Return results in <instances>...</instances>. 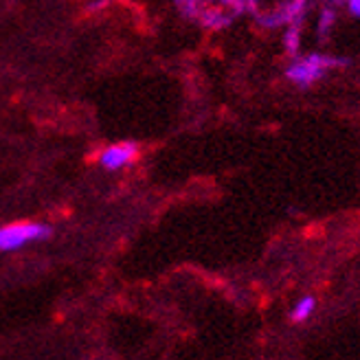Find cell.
Returning a JSON list of instances; mask_svg holds the SVG:
<instances>
[{
  "mask_svg": "<svg viewBox=\"0 0 360 360\" xmlns=\"http://www.w3.org/2000/svg\"><path fill=\"white\" fill-rule=\"evenodd\" d=\"M345 5H347V11L354 18H360V0H345Z\"/></svg>",
  "mask_w": 360,
  "mask_h": 360,
  "instance_id": "cell-11",
  "label": "cell"
},
{
  "mask_svg": "<svg viewBox=\"0 0 360 360\" xmlns=\"http://www.w3.org/2000/svg\"><path fill=\"white\" fill-rule=\"evenodd\" d=\"M139 154H141V150H139L136 143L125 141V143H119V146H112V148L103 150L101 156H99V163L105 169L117 172V169H123L125 165L134 163V160L139 158Z\"/></svg>",
  "mask_w": 360,
  "mask_h": 360,
  "instance_id": "cell-4",
  "label": "cell"
},
{
  "mask_svg": "<svg viewBox=\"0 0 360 360\" xmlns=\"http://www.w3.org/2000/svg\"><path fill=\"white\" fill-rule=\"evenodd\" d=\"M262 0H220V5L224 9H229L231 13H257V7H259Z\"/></svg>",
  "mask_w": 360,
  "mask_h": 360,
  "instance_id": "cell-10",
  "label": "cell"
},
{
  "mask_svg": "<svg viewBox=\"0 0 360 360\" xmlns=\"http://www.w3.org/2000/svg\"><path fill=\"white\" fill-rule=\"evenodd\" d=\"M310 0H283V3L268 11V13H253L257 25L266 29H277L281 25H290L295 20H305V13H308Z\"/></svg>",
  "mask_w": 360,
  "mask_h": 360,
  "instance_id": "cell-3",
  "label": "cell"
},
{
  "mask_svg": "<svg viewBox=\"0 0 360 360\" xmlns=\"http://www.w3.org/2000/svg\"><path fill=\"white\" fill-rule=\"evenodd\" d=\"M334 25H336V9L332 5L323 7V11L319 13V25H316V35L321 42H326L330 38Z\"/></svg>",
  "mask_w": 360,
  "mask_h": 360,
  "instance_id": "cell-8",
  "label": "cell"
},
{
  "mask_svg": "<svg viewBox=\"0 0 360 360\" xmlns=\"http://www.w3.org/2000/svg\"><path fill=\"white\" fill-rule=\"evenodd\" d=\"M301 31H303V20H295L288 25L283 33V49L290 58H297L301 51Z\"/></svg>",
  "mask_w": 360,
  "mask_h": 360,
  "instance_id": "cell-6",
  "label": "cell"
},
{
  "mask_svg": "<svg viewBox=\"0 0 360 360\" xmlns=\"http://www.w3.org/2000/svg\"><path fill=\"white\" fill-rule=\"evenodd\" d=\"M53 236V229L42 222H15L0 226V250H15L31 242H42Z\"/></svg>",
  "mask_w": 360,
  "mask_h": 360,
  "instance_id": "cell-2",
  "label": "cell"
},
{
  "mask_svg": "<svg viewBox=\"0 0 360 360\" xmlns=\"http://www.w3.org/2000/svg\"><path fill=\"white\" fill-rule=\"evenodd\" d=\"M316 310V297L312 295H305L301 297L295 305H292V310H290V321L297 323V326H301V323L308 321Z\"/></svg>",
  "mask_w": 360,
  "mask_h": 360,
  "instance_id": "cell-7",
  "label": "cell"
},
{
  "mask_svg": "<svg viewBox=\"0 0 360 360\" xmlns=\"http://www.w3.org/2000/svg\"><path fill=\"white\" fill-rule=\"evenodd\" d=\"M176 5L185 18H189V20H198V15H200L207 7H211L213 0H176Z\"/></svg>",
  "mask_w": 360,
  "mask_h": 360,
  "instance_id": "cell-9",
  "label": "cell"
},
{
  "mask_svg": "<svg viewBox=\"0 0 360 360\" xmlns=\"http://www.w3.org/2000/svg\"><path fill=\"white\" fill-rule=\"evenodd\" d=\"M349 60L338 56H326V53H310V56H297L292 58V64L285 68V77L299 88H310L316 82H321L330 70L347 68Z\"/></svg>",
  "mask_w": 360,
  "mask_h": 360,
  "instance_id": "cell-1",
  "label": "cell"
},
{
  "mask_svg": "<svg viewBox=\"0 0 360 360\" xmlns=\"http://www.w3.org/2000/svg\"><path fill=\"white\" fill-rule=\"evenodd\" d=\"M233 18H236V13H231L229 9H224L222 5L220 7H207L200 15H198V22H200L202 27L207 29H213V31H218V29H226L231 22H233Z\"/></svg>",
  "mask_w": 360,
  "mask_h": 360,
  "instance_id": "cell-5",
  "label": "cell"
}]
</instances>
